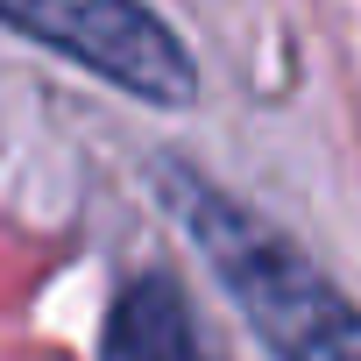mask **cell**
I'll use <instances>...</instances> for the list:
<instances>
[{"mask_svg": "<svg viewBox=\"0 0 361 361\" xmlns=\"http://www.w3.org/2000/svg\"><path fill=\"white\" fill-rule=\"evenodd\" d=\"M0 29L121 85L142 106H192L199 64L149 0H0Z\"/></svg>", "mask_w": 361, "mask_h": 361, "instance_id": "cell-2", "label": "cell"}, {"mask_svg": "<svg viewBox=\"0 0 361 361\" xmlns=\"http://www.w3.org/2000/svg\"><path fill=\"white\" fill-rule=\"evenodd\" d=\"M163 199L185 213L199 255L220 269L227 298L248 312L276 361H361V305H347L276 227L192 170H163Z\"/></svg>", "mask_w": 361, "mask_h": 361, "instance_id": "cell-1", "label": "cell"}, {"mask_svg": "<svg viewBox=\"0 0 361 361\" xmlns=\"http://www.w3.org/2000/svg\"><path fill=\"white\" fill-rule=\"evenodd\" d=\"M99 361H213V354L199 340V319H192L185 290L170 276H135L106 312Z\"/></svg>", "mask_w": 361, "mask_h": 361, "instance_id": "cell-3", "label": "cell"}]
</instances>
